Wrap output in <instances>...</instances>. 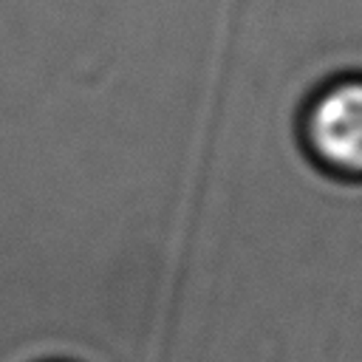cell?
I'll use <instances>...</instances> for the list:
<instances>
[{"instance_id": "obj_1", "label": "cell", "mask_w": 362, "mask_h": 362, "mask_svg": "<svg viewBox=\"0 0 362 362\" xmlns=\"http://www.w3.org/2000/svg\"><path fill=\"white\" fill-rule=\"evenodd\" d=\"M303 141L320 170L362 181V76H339L314 93L303 116Z\"/></svg>"}]
</instances>
